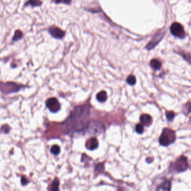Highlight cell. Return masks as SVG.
I'll use <instances>...</instances> for the list:
<instances>
[{
    "label": "cell",
    "mask_w": 191,
    "mask_h": 191,
    "mask_svg": "<svg viewBox=\"0 0 191 191\" xmlns=\"http://www.w3.org/2000/svg\"><path fill=\"white\" fill-rule=\"evenodd\" d=\"M98 141L96 138H91L89 139L86 142V146L89 150H94L96 149L98 146Z\"/></svg>",
    "instance_id": "ba28073f"
},
{
    "label": "cell",
    "mask_w": 191,
    "mask_h": 191,
    "mask_svg": "<svg viewBox=\"0 0 191 191\" xmlns=\"http://www.w3.org/2000/svg\"><path fill=\"white\" fill-rule=\"evenodd\" d=\"M158 190H167L169 191L171 190V183L169 181L165 182L161 186H159Z\"/></svg>",
    "instance_id": "7c38bea8"
},
{
    "label": "cell",
    "mask_w": 191,
    "mask_h": 191,
    "mask_svg": "<svg viewBox=\"0 0 191 191\" xmlns=\"http://www.w3.org/2000/svg\"><path fill=\"white\" fill-rule=\"evenodd\" d=\"M176 140L175 132L169 129H164L159 139L160 145L166 146L173 143Z\"/></svg>",
    "instance_id": "6da1fadb"
},
{
    "label": "cell",
    "mask_w": 191,
    "mask_h": 191,
    "mask_svg": "<svg viewBox=\"0 0 191 191\" xmlns=\"http://www.w3.org/2000/svg\"><path fill=\"white\" fill-rule=\"evenodd\" d=\"M165 34V31H158V33H156L155 36L152 38V39L150 41V42L146 46V48L149 51L153 49L162 40Z\"/></svg>",
    "instance_id": "3957f363"
},
{
    "label": "cell",
    "mask_w": 191,
    "mask_h": 191,
    "mask_svg": "<svg viewBox=\"0 0 191 191\" xmlns=\"http://www.w3.org/2000/svg\"><path fill=\"white\" fill-rule=\"evenodd\" d=\"M140 121L142 125L149 126L152 123V118L149 114H142L140 117Z\"/></svg>",
    "instance_id": "9c48e42d"
},
{
    "label": "cell",
    "mask_w": 191,
    "mask_h": 191,
    "mask_svg": "<svg viewBox=\"0 0 191 191\" xmlns=\"http://www.w3.org/2000/svg\"><path fill=\"white\" fill-rule=\"evenodd\" d=\"M136 131L139 134H142L144 131V129L142 125L141 124H137L136 126Z\"/></svg>",
    "instance_id": "ac0fdd59"
},
{
    "label": "cell",
    "mask_w": 191,
    "mask_h": 191,
    "mask_svg": "<svg viewBox=\"0 0 191 191\" xmlns=\"http://www.w3.org/2000/svg\"><path fill=\"white\" fill-rule=\"evenodd\" d=\"M51 153L53 155H58L60 153V147L57 145L53 146L51 149Z\"/></svg>",
    "instance_id": "9a60e30c"
},
{
    "label": "cell",
    "mask_w": 191,
    "mask_h": 191,
    "mask_svg": "<svg viewBox=\"0 0 191 191\" xmlns=\"http://www.w3.org/2000/svg\"><path fill=\"white\" fill-rule=\"evenodd\" d=\"M97 98L100 102H104L107 99V94L105 91H102L97 94Z\"/></svg>",
    "instance_id": "8fae6325"
},
{
    "label": "cell",
    "mask_w": 191,
    "mask_h": 191,
    "mask_svg": "<svg viewBox=\"0 0 191 191\" xmlns=\"http://www.w3.org/2000/svg\"><path fill=\"white\" fill-rule=\"evenodd\" d=\"M72 0H54V1L56 4H65L68 5L71 2Z\"/></svg>",
    "instance_id": "ffe728a7"
},
{
    "label": "cell",
    "mask_w": 191,
    "mask_h": 191,
    "mask_svg": "<svg viewBox=\"0 0 191 191\" xmlns=\"http://www.w3.org/2000/svg\"><path fill=\"white\" fill-rule=\"evenodd\" d=\"M21 183H22V184L23 185H25V184H26L28 183V180L26 179L25 178H24V177L23 176L21 178Z\"/></svg>",
    "instance_id": "44dd1931"
},
{
    "label": "cell",
    "mask_w": 191,
    "mask_h": 191,
    "mask_svg": "<svg viewBox=\"0 0 191 191\" xmlns=\"http://www.w3.org/2000/svg\"><path fill=\"white\" fill-rule=\"evenodd\" d=\"M42 4L41 0H29L28 2H26L25 5H31L33 7L34 6H39Z\"/></svg>",
    "instance_id": "4fadbf2b"
},
{
    "label": "cell",
    "mask_w": 191,
    "mask_h": 191,
    "mask_svg": "<svg viewBox=\"0 0 191 191\" xmlns=\"http://www.w3.org/2000/svg\"><path fill=\"white\" fill-rule=\"evenodd\" d=\"M23 34L20 31H16L12 40L14 41H17L20 40V39H21L23 38Z\"/></svg>",
    "instance_id": "5bb4252c"
},
{
    "label": "cell",
    "mask_w": 191,
    "mask_h": 191,
    "mask_svg": "<svg viewBox=\"0 0 191 191\" xmlns=\"http://www.w3.org/2000/svg\"><path fill=\"white\" fill-rule=\"evenodd\" d=\"M88 129L93 134H100L104 131V127L102 123L98 122L92 121L88 126Z\"/></svg>",
    "instance_id": "277c9868"
},
{
    "label": "cell",
    "mask_w": 191,
    "mask_h": 191,
    "mask_svg": "<svg viewBox=\"0 0 191 191\" xmlns=\"http://www.w3.org/2000/svg\"><path fill=\"white\" fill-rule=\"evenodd\" d=\"M175 169L178 172L186 171L188 168L187 160L185 157L182 156L176 161L175 163Z\"/></svg>",
    "instance_id": "8992f818"
},
{
    "label": "cell",
    "mask_w": 191,
    "mask_h": 191,
    "mask_svg": "<svg viewBox=\"0 0 191 191\" xmlns=\"http://www.w3.org/2000/svg\"><path fill=\"white\" fill-rule=\"evenodd\" d=\"M58 186H59V182L57 179H56L55 181H53V182L52 183V188H51V190H53V191L58 190Z\"/></svg>",
    "instance_id": "d6986e66"
},
{
    "label": "cell",
    "mask_w": 191,
    "mask_h": 191,
    "mask_svg": "<svg viewBox=\"0 0 191 191\" xmlns=\"http://www.w3.org/2000/svg\"><path fill=\"white\" fill-rule=\"evenodd\" d=\"M150 66L155 70H159L161 67V63L158 60L153 59L150 62Z\"/></svg>",
    "instance_id": "30bf717a"
},
{
    "label": "cell",
    "mask_w": 191,
    "mask_h": 191,
    "mask_svg": "<svg viewBox=\"0 0 191 191\" xmlns=\"http://www.w3.org/2000/svg\"><path fill=\"white\" fill-rule=\"evenodd\" d=\"M166 116L168 120L169 121H171L173 120V119L174 118L175 116V114L172 111H167L166 112Z\"/></svg>",
    "instance_id": "e0dca14e"
},
{
    "label": "cell",
    "mask_w": 191,
    "mask_h": 191,
    "mask_svg": "<svg viewBox=\"0 0 191 191\" xmlns=\"http://www.w3.org/2000/svg\"><path fill=\"white\" fill-rule=\"evenodd\" d=\"M46 107L52 112H57L60 108L61 105L57 99L54 98L49 99L46 102Z\"/></svg>",
    "instance_id": "5b68a950"
},
{
    "label": "cell",
    "mask_w": 191,
    "mask_h": 191,
    "mask_svg": "<svg viewBox=\"0 0 191 191\" xmlns=\"http://www.w3.org/2000/svg\"><path fill=\"white\" fill-rule=\"evenodd\" d=\"M127 82L130 85H134L136 83V78L134 75H129L127 78Z\"/></svg>",
    "instance_id": "2e32d148"
},
{
    "label": "cell",
    "mask_w": 191,
    "mask_h": 191,
    "mask_svg": "<svg viewBox=\"0 0 191 191\" xmlns=\"http://www.w3.org/2000/svg\"><path fill=\"white\" fill-rule=\"evenodd\" d=\"M171 33L173 36L180 39L185 38L186 34L183 26L179 23H174L170 28Z\"/></svg>",
    "instance_id": "7a4b0ae2"
},
{
    "label": "cell",
    "mask_w": 191,
    "mask_h": 191,
    "mask_svg": "<svg viewBox=\"0 0 191 191\" xmlns=\"http://www.w3.org/2000/svg\"><path fill=\"white\" fill-rule=\"evenodd\" d=\"M49 32L53 37L56 39H62L65 35V31L56 26L50 27V28L49 29Z\"/></svg>",
    "instance_id": "52a82bcc"
}]
</instances>
